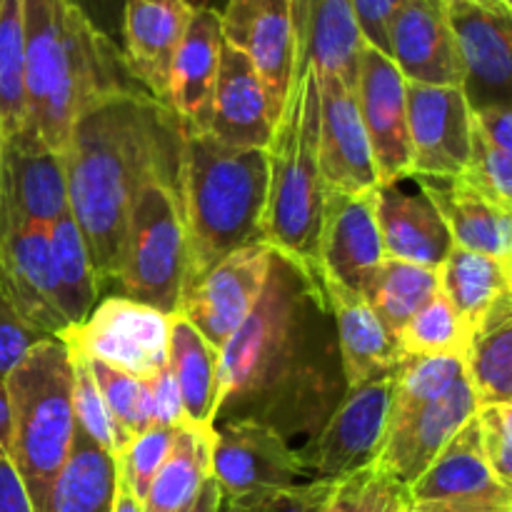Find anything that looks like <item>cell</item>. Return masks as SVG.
Instances as JSON below:
<instances>
[{"label": "cell", "mask_w": 512, "mask_h": 512, "mask_svg": "<svg viewBox=\"0 0 512 512\" xmlns=\"http://www.w3.org/2000/svg\"><path fill=\"white\" fill-rule=\"evenodd\" d=\"M223 50L220 10H195L170 70L165 108L178 118L183 133H205L213 105Z\"/></svg>", "instance_id": "cell-24"}, {"label": "cell", "mask_w": 512, "mask_h": 512, "mask_svg": "<svg viewBox=\"0 0 512 512\" xmlns=\"http://www.w3.org/2000/svg\"><path fill=\"white\" fill-rule=\"evenodd\" d=\"M405 78L390 55L365 43L360 50L358 100L360 120L373 150L375 173L380 185L400 183L410 178V135L408 103H405Z\"/></svg>", "instance_id": "cell-15"}, {"label": "cell", "mask_w": 512, "mask_h": 512, "mask_svg": "<svg viewBox=\"0 0 512 512\" xmlns=\"http://www.w3.org/2000/svg\"><path fill=\"white\" fill-rule=\"evenodd\" d=\"M390 378H393V393H390V428H393L415 410L440 398L450 385L458 383L463 378V358L455 355L405 358Z\"/></svg>", "instance_id": "cell-38"}, {"label": "cell", "mask_w": 512, "mask_h": 512, "mask_svg": "<svg viewBox=\"0 0 512 512\" xmlns=\"http://www.w3.org/2000/svg\"><path fill=\"white\" fill-rule=\"evenodd\" d=\"M48 240L60 315L68 325H78L98 305L100 288L85 240L75 220L70 218V210L50 225Z\"/></svg>", "instance_id": "cell-35"}, {"label": "cell", "mask_w": 512, "mask_h": 512, "mask_svg": "<svg viewBox=\"0 0 512 512\" xmlns=\"http://www.w3.org/2000/svg\"><path fill=\"white\" fill-rule=\"evenodd\" d=\"M168 368L178 385L185 423L215 428L220 398V348L205 340L180 313L170 315Z\"/></svg>", "instance_id": "cell-30"}, {"label": "cell", "mask_w": 512, "mask_h": 512, "mask_svg": "<svg viewBox=\"0 0 512 512\" xmlns=\"http://www.w3.org/2000/svg\"><path fill=\"white\" fill-rule=\"evenodd\" d=\"M455 35L470 110L510 105L512 15L495 13L470 0H443Z\"/></svg>", "instance_id": "cell-16"}, {"label": "cell", "mask_w": 512, "mask_h": 512, "mask_svg": "<svg viewBox=\"0 0 512 512\" xmlns=\"http://www.w3.org/2000/svg\"><path fill=\"white\" fill-rule=\"evenodd\" d=\"M408 512H512V508L478 503H413Z\"/></svg>", "instance_id": "cell-54"}, {"label": "cell", "mask_w": 512, "mask_h": 512, "mask_svg": "<svg viewBox=\"0 0 512 512\" xmlns=\"http://www.w3.org/2000/svg\"><path fill=\"white\" fill-rule=\"evenodd\" d=\"M220 500H223V495H220L218 483L213 478H208L203 483V488H200L198 498L180 512H220Z\"/></svg>", "instance_id": "cell-55"}, {"label": "cell", "mask_w": 512, "mask_h": 512, "mask_svg": "<svg viewBox=\"0 0 512 512\" xmlns=\"http://www.w3.org/2000/svg\"><path fill=\"white\" fill-rule=\"evenodd\" d=\"M183 128L143 88L85 108L63 150L70 218L88 248L98 288L115 283L130 208L145 180L180 165Z\"/></svg>", "instance_id": "cell-1"}, {"label": "cell", "mask_w": 512, "mask_h": 512, "mask_svg": "<svg viewBox=\"0 0 512 512\" xmlns=\"http://www.w3.org/2000/svg\"><path fill=\"white\" fill-rule=\"evenodd\" d=\"M410 498L413 503H478L512 508V490L495 478L483 455L475 415L410 485Z\"/></svg>", "instance_id": "cell-26"}, {"label": "cell", "mask_w": 512, "mask_h": 512, "mask_svg": "<svg viewBox=\"0 0 512 512\" xmlns=\"http://www.w3.org/2000/svg\"><path fill=\"white\" fill-rule=\"evenodd\" d=\"M318 160L330 193L363 195L378 190L373 150L360 120L358 100L335 75H318Z\"/></svg>", "instance_id": "cell-17"}, {"label": "cell", "mask_w": 512, "mask_h": 512, "mask_svg": "<svg viewBox=\"0 0 512 512\" xmlns=\"http://www.w3.org/2000/svg\"><path fill=\"white\" fill-rule=\"evenodd\" d=\"M475 420L490 470L512 490V403L478 405Z\"/></svg>", "instance_id": "cell-46"}, {"label": "cell", "mask_w": 512, "mask_h": 512, "mask_svg": "<svg viewBox=\"0 0 512 512\" xmlns=\"http://www.w3.org/2000/svg\"><path fill=\"white\" fill-rule=\"evenodd\" d=\"M320 285L330 315L335 318L340 365L348 388H358L393 373L405 355L400 353L398 340L380 323L363 295L328 278L320 280Z\"/></svg>", "instance_id": "cell-25"}, {"label": "cell", "mask_w": 512, "mask_h": 512, "mask_svg": "<svg viewBox=\"0 0 512 512\" xmlns=\"http://www.w3.org/2000/svg\"><path fill=\"white\" fill-rule=\"evenodd\" d=\"M463 373L478 405L512 403V318L475 335Z\"/></svg>", "instance_id": "cell-37"}, {"label": "cell", "mask_w": 512, "mask_h": 512, "mask_svg": "<svg viewBox=\"0 0 512 512\" xmlns=\"http://www.w3.org/2000/svg\"><path fill=\"white\" fill-rule=\"evenodd\" d=\"M100 33L113 40V30H120L125 0H70Z\"/></svg>", "instance_id": "cell-52"}, {"label": "cell", "mask_w": 512, "mask_h": 512, "mask_svg": "<svg viewBox=\"0 0 512 512\" xmlns=\"http://www.w3.org/2000/svg\"><path fill=\"white\" fill-rule=\"evenodd\" d=\"M73 360V415H75V430L80 435L98 445L100 450L110 453L115 458V435L113 425H110L108 410H105L100 390L95 385L93 373L88 368V360L83 355L70 353Z\"/></svg>", "instance_id": "cell-44"}, {"label": "cell", "mask_w": 512, "mask_h": 512, "mask_svg": "<svg viewBox=\"0 0 512 512\" xmlns=\"http://www.w3.org/2000/svg\"><path fill=\"white\" fill-rule=\"evenodd\" d=\"M500 5H503V8H508V10H512V0H498Z\"/></svg>", "instance_id": "cell-60"}, {"label": "cell", "mask_w": 512, "mask_h": 512, "mask_svg": "<svg viewBox=\"0 0 512 512\" xmlns=\"http://www.w3.org/2000/svg\"><path fill=\"white\" fill-rule=\"evenodd\" d=\"M365 40L350 0H318L310 23L308 65L318 75H335L355 93Z\"/></svg>", "instance_id": "cell-33"}, {"label": "cell", "mask_w": 512, "mask_h": 512, "mask_svg": "<svg viewBox=\"0 0 512 512\" xmlns=\"http://www.w3.org/2000/svg\"><path fill=\"white\" fill-rule=\"evenodd\" d=\"M318 0H290V15H293V33H295V53H298V78L308 65V38L310 23Z\"/></svg>", "instance_id": "cell-53"}, {"label": "cell", "mask_w": 512, "mask_h": 512, "mask_svg": "<svg viewBox=\"0 0 512 512\" xmlns=\"http://www.w3.org/2000/svg\"><path fill=\"white\" fill-rule=\"evenodd\" d=\"M433 200L450 230L453 245L498 260L512 258V213L490 203L463 180H430L410 175Z\"/></svg>", "instance_id": "cell-29"}, {"label": "cell", "mask_w": 512, "mask_h": 512, "mask_svg": "<svg viewBox=\"0 0 512 512\" xmlns=\"http://www.w3.org/2000/svg\"><path fill=\"white\" fill-rule=\"evenodd\" d=\"M328 308L318 278L273 250L265 288L238 330L220 348L218 423L228 410L238 420L270 425L273 413L313 378V328Z\"/></svg>", "instance_id": "cell-2"}, {"label": "cell", "mask_w": 512, "mask_h": 512, "mask_svg": "<svg viewBox=\"0 0 512 512\" xmlns=\"http://www.w3.org/2000/svg\"><path fill=\"white\" fill-rule=\"evenodd\" d=\"M410 505L408 485L378 463H370L335 480L320 512H408Z\"/></svg>", "instance_id": "cell-40"}, {"label": "cell", "mask_w": 512, "mask_h": 512, "mask_svg": "<svg viewBox=\"0 0 512 512\" xmlns=\"http://www.w3.org/2000/svg\"><path fill=\"white\" fill-rule=\"evenodd\" d=\"M473 120L478 133L500 153L512 155V110L510 105H490V108L473 110Z\"/></svg>", "instance_id": "cell-50"}, {"label": "cell", "mask_w": 512, "mask_h": 512, "mask_svg": "<svg viewBox=\"0 0 512 512\" xmlns=\"http://www.w3.org/2000/svg\"><path fill=\"white\" fill-rule=\"evenodd\" d=\"M268 200L260 235L278 255L320 280L318 245L328 188L318 160V80L305 65L268 145Z\"/></svg>", "instance_id": "cell-5"}, {"label": "cell", "mask_w": 512, "mask_h": 512, "mask_svg": "<svg viewBox=\"0 0 512 512\" xmlns=\"http://www.w3.org/2000/svg\"><path fill=\"white\" fill-rule=\"evenodd\" d=\"M148 418L150 428L153 425H160V428H178L180 423H185L183 403H180L178 385H175L170 368L155 375L153 380H148Z\"/></svg>", "instance_id": "cell-48"}, {"label": "cell", "mask_w": 512, "mask_h": 512, "mask_svg": "<svg viewBox=\"0 0 512 512\" xmlns=\"http://www.w3.org/2000/svg\"><path fill=\"white\" fill-rule=\"evenodd\" d=\"M475 410L478 400L463 373V378L450 385L440 398L415 410L388 430V438L375 463L410 488L433 465L453 435L473 418Z\"/></svg>", "instance_id": "cell-22"}, {"label": "cell", "mask_w": 512, "mask_h": 512, "mask_svg": "<svg viewBox=\"0 0 512 512\" xmlns=\"http://www.w3.org/2000/svg\"><path fill=\"white\" fill-rule=\"evenodd\" d=\"M375 215H378L385 258L438 270L453 250L450 230L433 200L423 190L420 193L405 190L403 180L378 185Z\"/></svg>", "instance_id": "cell-27"}, {"label": "cell", "mask_w": 512, "mask_h": 512, "mask_svg": "<svg viewBox=\"0 0 512 512\" xmlns=\"http://www.w3.org/2000/svg\"><path fill=\"white\" fill-rule=\"evenodd\" d=\"M185 3H188L193 10H203V8H215L218 0H185Z\"/></svg>", "instance_id": "cell-59"}, {"label": "cell", "mask_w": 512, "mask_h": 512, "mask_svg": "<svg viewBox=\"0 0 512 512\" xmlns=\"http://www.w3.org/2000/svg\"><path fill=\"white\" fill-rule=\"evenodd\" d=\"M410 175L455 180L465 173L473 145V110L463 88L405 85Z\"/></svg>", "instance_id": "cell-13"}, {"label": "cell", "mask_w": 512, "mask_h": 512, "mask_svg": "<svg viewBox=\"0 0 512 512\" xmlns=\"http://www.w3.org/2000/svg\"><path fill=\"white\" fill-rule=\"evenodd\" d=\"M10 428H13V420H10L8 388H5V380H0V455L10 453Z\"/></svg>", "instance_id": "cell-56"}, {"label": "cell", "mask_w": 512, "mask_h": 512, "mask_svg": "<svg viewBox=\"0 0 512 512\" xmlns=\"http://www.w3.org/2000/svg\"><path fill=\"white\" fill-rule=\"evenodd\" d=\"M470 3H478V5H483V8H490V10H495V13H505V15H512V10L503 8V5H500L498 0H470Z\"/></svg>", "instance_id": "cell-58"}, {"label": "cell", "mask_w": 512, "mask_h": 512, "mask_svg": "<svg viewBox=\"0 0 512 512\" xmlns=\"http://www.w3.org/2000/svg\"><path fill=\"white\" fill-rule=\"evenodd\" d=\"M388 55L405 83L463 88V63L443 0L400 5L388 25Z\"/></svg>", "instance_id": "cell-19"}, {"label": "cell", "mask_w": 512, "mask_h": 512, "mask_svg": "<svg viewBox=\"0 0 512 512\" xmlns=\"http://www.w3.org/2000/svg\"><path fill=\"white\" fill-rule=\"evenodd\" d=\"M0 213L43 228L68 213L63 155L48 148L30 128H20L3 140Z\"/></svg>", "instance_id": "cell-18"}, {"label": "cell", "mask_w": 512, "mask_h": 512, "mask_svg": "<svg viewBox=\"0 0 512 512\" xmlns=\"http://www.w3.org/2000/svg\"><path fill=\"white\" fill-rule=\"evenodd\" d=\"M0 298L45 338H60L68 323L58 308L48 228L0 213Z\"/></svg>", "instance_id": "cell-14"}, {"label": "cell", "mask_w": 512, "mask_h": 512, "mask_svg": "<svg viewBox=\"0 0 512 512\" xmlns=\"http://www.w3.org/2000/svg\"><path fill=\"white\" fill-rule=\"evenodd\" d=\"M118 498L115 458L75 430L73 450L60 470L45 512H113Z\"/></svg>", "instance_id": "cell-32"}, {"label": "cell", "mask_w": 512, "mask_h": 512, "mask_svg": "<svg viewBox=\"0 0 512 512\" xmlns=\"http://www.w3.org/2000/svg\"><path fill=\"white\" fill-rule=\"evenodd\" d=\"M0 168H3V135H0Z\"/></svg>", "instance_id": "cell-61"}, {"label": "cell", "mask_w": 512, "mask_h": 512, "mask_svg": "<svg viewBox=\"0 0 512 512\" xmlns=\"http://www.w3.org/2000/svg\"><path fill=\"white\" fill-rule=\"evenodd\" d=\"M512 260L453 245L438 268L440 293L470 325L473 338L512 318Z\"/></svg>", "instance_id": "cell-28"}, {"label": "cell", "mask_w": 512, "mask_h": 512, "mask_svg": "<svg viewBox=\"0 0 512 512\" xmlns=\"http://www.w3.org/2000/svg\"><path fill=\"white\" fill-rule=\"evenodd\" d=\"M213 425L180 423L173 448L143 498V512H180L198 498L210 478L213 463Z\"/></svg>", "instance_id": "cell-31"}, {"label": "cell", "mask_w": 512, "mask_h": 512, "mask_svg": "<svg viewBox=\"0 0 512 512\" xmlns=\"http://www.w3.org/2000/svg\"><path fill=\"white\" fill-rule=\"evenodd\" d=\"M0 5H3V0H0Z\"/></svg>", "instance_id": "cell-62"}, {"label": "cell", "mask_w": 512, "mask_h": 512, "mask_svg": "<svg viewBox=\"0 0 512 512\" xmlns=\"http://www.w3.org/2000/svg\"><path fill=\"white\" fill-rule=\"evenodd\" d=\"M175 428H160L153 425L138 438L130 440L118 455H115V465H118V480L128 485L130 493L143 503L145 493H148L150 483L155 480L158 470L163 468L165 458H168L170 448H173Z\"/></svg>", "instance_id": "cell-42"}, {"label": "cell", "mask_w": 512, "mask_h": 512, "mask_svg": "<svg viewBox=\"0 0 512 512\" xmlns=\"http://www.w3.org/2000/svg\"><path fill=\"white\" fill-rule=\"evenodd\" d=\"M205 133L230 148L268 150L275 123L263 83L240 50L223 43Z\"/></svg>", "instance_id": "cell-23"}, {"label": "cell", "mask_w": 512, "mask_h": 512, "mask_svg": "<svg viewBox=\"0 0 512 512\" xmlns=\"http://www.w3.org/2000/svg\"><path fill=\"white\" fill-rule=\"evenodd\" d=\"M168 333L170 315L138 300L110 295L83 323L68 325L58 340L70 353L100 360L138 380H153L168 368Z\"/></svg>", "instance_id": "cell-8"}, {"label": "cell", "mask_w": 512, "mask_h": 512, "mask_svg": "<svg viewBox=\"0 0 512 512\" xmlns=\"http://www.w3.org/2000/svg\"><path fill=\"white\" fill-rule=\"evenodd\" d=\"M273 248L265 240L235 250L180 293L178 310L205 340L223 348L265 288Z\"/></svg>", "instance_id": "cell-11"}, {"label": "cell", "mask_w": 512, "mask_h": 512, "mask_svg": "<svg viewBox=\"0 0 512 512\" xmlns=\"http://www.w3.org/2000/svg\"><path fill=\"white\" fill-rule=\"evenodd\" d=\"M25 125L63 155L85 108L133 88L118 45L70 0H23Z\"/></svg>", "instance_id": "cell-3"}, {"label": "cell", "mask_w": 512, "mask_h": 512, "mask_svg": "<svg viewBox=\"0 0 512 512\" xmlns=\"http://www.w3.org/2000/svg\"><path fill=\"white\" fill-rule=\"evenodd\" d=\"M440 293L438 270L385 258L363 288L365 303L398 340V333L425 303Z\"/></svg>", "instance_id": "cell-34"}, {"label": "cell", "mask_w": 512, "mask_h": 512, "mask_svg": "<svg viewBox=\"0 0 512 512\" xmlns=\"http://www.w3.org/2000/svg\"><path fill=\"white\" fill-rule=\"evenodd\" d=\"M113 512H143L140 500L130 493L128 485H123L118 480V498H115V510Z\"/></svg>", "instance_id": "cell-57"}, {"label": "cell", "mask_w": 512, "mask_h": 512, "mask_svg": "<svg viewBox=\"0 0 512 512\" xmlns=\"http://www.w3.org/2000/svg\"><path fill=\"white\" fill-rule=\"evenodd\" d=\"M88 360V358H85ZM95 385L100 390L110 425L115 435V455L150 428L148 418V380H138L133 375L115 370L100 360H88Z\"/></svg>", "instance_id": "cell-41"}, {"label": "cell", "mask_w": 512, "mask_h": 512, "mask_svg": "<svg viewBox=\"0 0 512 512\" xmlns=\"http://www.w3.org/2000/svg\"><path fill=\"white\" fill-rule=\"evenodd\" d=\"M458 180L478 190L490 203L512 213V155L500 153L478 133L473 123V145L465 173Z\"/></svg>", "instance_id": "cell-43"}, {"label": "cell", "mask_w": 512, "mask_h": 512, "mask_svg": "<svg viewBox=\"0 0 512 512\" xmlns=\"http://www.w3.org/2000/svg\"><path fill=\"white\" fill-rule=\"evenodd\" d=\"M25 125V33L23 0L0 5V135L10 138Z\"/></svg>", "instance_id": "cell-39"}, {"label": "cell", "mask_w": 512, "mask_h": 512, "mask_svg": "<svg viewBox=\"0 0 512 512\" xmlns=\"http://www.w3.org/2000/svg\"><path fill=\"white\" fill-rule=\"evenodd\" d=\"M185 260L188 243L178 165L155 173L135 195L120 245L115 283L123 290V298L173 315L183 293Z\"/></svg>", "instance_id": "cell-7"}, {"label": "cell", "mask_w": 512, "mask_h": 512, "mask_svg": "<svg viewBox=\"0 0 512 512\" xmlns=\"http://www.w3.org/2000/svg\"><path fill=\"white\" fill-rule=\"evenodd\" d=\"M403 3L408 0H350L365 43L388 55V25Z\"/></svg>", "instance_id": "cell-49"}, {"label": "cell", "mask_w": 512, "mask_h": 512, "mask_svg": "<svg viewBox=\"0 0 512 512\" xmlns=\"http://www.w3.org/2000/svg\"><path fill=\"white\" fill-rule=\"evenodd\" d=\"M470 343H473V330L443 293L425 303L398 333L400 353L405 358H428V355L463 358Z\"/></svg>", "instance_id": "cell-36"}, {"label": "cell", "mask_w": 512, "mask_h": 512, "mask_svg": "<svg viewBox=\"0 0 512 512\" xmlns=\"http://www.w3.org/2000/svg\"><path fill=\"white\" fill-rule=\"evenodd\" d=\"M195 10L185 0H125L120 15L123 63L140 88L165 105L175 53Z\"/></svg>", "instance_id": "cell-21"}, {"label": "cell", "mask_w": 512, "mask_h": 512, "mask_svg": "<svg viewBox=\"0 0 512 512\" xmlns=\"http://www.w3.org/2000/svg\"><path fill=\"white\" fill-rule=\"evenodd\" d=\"M210 478L223 498L265 488H288L308 483L303 455L288 440L260 420H228L215 425Z\"/></svg>", "instance_id": "cell-12"}, {"label": "cell", "mask_w": 512, "mask_h": 512, "mask_svg": "<svg viewBox=\"0 0 512 512\" xmlns=\"http://www.w3.org/2000/svg\"><path fill=\"white\" fill-rule=\"evenodd\" d=\"M220 30L223 43L240 50L255 68L278 125L298 83L290 0H228L220 13Z\"/></svg>", "instance_id": "cell-10"}, {"label": "cell", "mask_w": 512, "mask_h": 512, "mask_svg": "<svg viewBox=\"0 0 512 512\" xmlns=\"http://www.w3.org/2000/svg\"><path fill=\"white\" fill-rule=\"evenodd\" d=\"M0 512H33L28 493L8 455H0Z\"/></svg>", "instance_id": "cell-51"}, {"label": "cell", "mask_w": 512, "mask_h": 512, "mask_svg": "<svg viewBox=\"0 0 512 512\" xmlns=\"http://www.w3.org/2000/svg\"><path fill=\"white\" fill-rule=\"evenodd\" d=\"M268 150L230 148L208 133H183L180 203L185 260L183 290L235 250L263 240Z\"/></svg>", "instance_id": "cell-4"}, {"label": "cell", "mask_w": 512, "mask_h": 512, "mask_svg": "<svg viewBox=\"0 0 512 512\" xmlns=\"http://www.w3.org/2000/svg\"><path fill=\"white\" fill-rule=\"evenodd\" d=\"M383 260L385 248L375 215V193L345 195L328 190L318 245L320 280H335L343 288L363 293L365 283Z\"/></svg>", "instance_id": "cell-20"}, {"label": "cell", "mask_w": 512, "mask_h": 512, "mask_svg": "<svg viewBox=\"0 0 512 512\" xmlns=\"http://www.w3.org/2000/svg\"><path fill=\"white\" fill-rule=\"evenodd\" d=\"M390 375L348 388V395L325 420L313 445L300 453L310 478L335 483L378 460L390 428Z\"/></svg>", "instance_id": "cell-9"}, {"label": "cell", "mask_w": 512, "mask_h": 512, "mask_svg": "<svg viewBox=\"0 0 512 512\" xmlns=\"http://www.w3.org/2000/svg\"><path fill=\"white\" fill-rule=\"evenodd\" d=\"M325 480L288 485V488H265L253 493L220 500V512H320L330 493Z\"/></svg>", "instance_id": "cell-45"}, {"label": "cell", "mask_w": 512, "mask_h": 512, "mask_svg": "<svg viewBox=\"0 0 512 512\" xmlns=\"http://www.w3.org/2000/svg\"><path fill=\"white\" fill-rule=\"evenodd\" d=\"M45 340L38 330L30 328L3 298H0V380L10 375V370L35 348V345Z\"/></svg>", "instance_id": "cell-47"}, {"label": "cell", "mask_w": 512, "mask_h": 512, "mask_svg": "<svg viewBox=\"0 0 512 512\" xmlns=\"http://www.w3.org/2000/svg\"><path fill=\"white\" fill-rule=\"evenodd\" d=\"M10 400V463L33 512H45L73 450V360L63 340L45 338L5 378Z\"/></svg>", "instance_id": "cell-6"}]
</instances>
